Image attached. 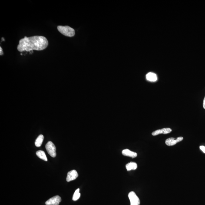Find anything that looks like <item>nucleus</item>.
<instances>
[{
  "label": "nucleus",
  "instance_id": "16",
  "mask_svg": "<svg viewBox=\"0 0 205 205\" xmlns=\"http://www.w3.org/2000/svg\"><path fill=\"white\" fill-rule=\"evenodd\" d=\"M0 51H1V52H0V55L1 56H2L3 54H4L3 52L2 51V49L1 47H0Z\"/></svg>",
  "mask_w": 205,
  "mask_h": 205
},
{
  "label": "nucleus",
  "instance_id": "6",
  "mask_svg": "<svg viewBox=\"0 0 205 205\" xmlns=\"http://www.w3.org/2000/svg\"><path fill=\"white\" fill-rule=\"evenodd\" d=\"M183 140V137H178L176 138L170 137V138L167 139L166 140L165 143L167 146H173L177 144L178 143L181 141Z\"/></svg>",
  "mask_w": 205,
  "mask_h": 205
},
{
  "label": "nucleus",
  "instance_id": "18",
  "mask_svg": "<svg viewBox=\"0 0 205 205\" xmlns=\"http://www.w3.org/2000/svg\"><path fill=\"white\" fill-rule=\"evenodd\" d=\"M21 55H23V54L22 53L21 54Z\"/></svg>",
  "mask_w": 205,
  "mask_h": 205
},
{
  "label": "nucleus",
  "instance_id": "17",
  "mask_svg": "<svg viewBox=\"0 0 205 205\" xmlns=\"http://www.w3.org/2000/svg\"><path fill=\"white\" fill-rule=\"evenodd\" d=\"M203 108H204V109H205V98H204V100H203Z\"/></svg>",
  "mask_w": 205,
  "mask_h": 205
},
{
  "label": "nucleus",
  "instance_id": "2",
  "mask_svg": "<svg viewBox=\"0 0 205 205\" xmlns=\"http://www.w3.org/2000/svg\"><path fill=\"white\" fill-rule=\"evenodd\" d=\"M57 28L61 33L66 36L72 37L75 35V31L74 29L69 26H59Z\"/></svg>",
  "mask_w": 205,
  "mask_h": 205
},
{
  "label": "nucleus",
  "instance_id": "9",
  "mask_svg": "<svg viewBox=\"0 0 205 205\" xmlns=\"http://www.w3.org/2000/svg\"><path fill=\"white\" fill-rule=\"evenodd\" d=\"M122 154L123 155L133 158H134L137 156V153L131 151L130 150L128 149H126L122 150Z\"/></svg>",
  "mask_w": 205,
  "mask_h": 205
},
{
  "label": "nucleus",
  "instance_id": "13",
  "mask_svg": "<svg viewBox=\"0 0 205 205\" xmlns=\"http://www.w3.org/2000/svg\"><path fill=\"white\" fill-rule=\"evenodd\" d=\"M44 140V137L42 134H41V135L38 136L35 141V144L36 146L37 147H40V146H41Z\"/></svg>",
  "mask_w": 205,
  "mask_h": 205
},
{
  "label": "nucleus",
  "instance_id": "3",
  "mask_svg": "<svg viewBox=\"0 0 205 205\" xmlns=\"http://www.w3.org/2000/svg\"><path fill=\"white\" fill-rule=\"evenodd\" d=\"M46 149L49 154L52 157H55L56 156V147L52 142L49 141L46 145Z\"/></svg>",
  "mask_w": 205,
  "mask_h": 205
},
{
  "label": "nucleus",
  "instance_id": "5",
  "mask_svg": "<svg viewBox=\"0 0 205 205\" xmlns=\"http://www.w3.org/2000/svg\"><path fill=\"white\" fill-rule=\"evenodd\" d=\"M61 201V197L59 196H56L47 200L45 204L46 205H59Z\"/></svg>",
  "mask_w": 205,
  "mask_h": 205
},
{
  "label": "nucleus",
  "instance_id": "14",
  "mask_svg": "<svg viewBox=\"0 0 205 205\" xmlns=\"http://www.w3.org/2000/svg\"><path fill=\"white\" fill-rule=\"evenodd\" d=\"M80 196H81V194L80 193V189L78 188L74 192L73 197V200L74 201L78 200L80 198Z\"/></svg>",
  "mask_w": 205,
  "mask_h": 205
},
{
  "label": "nucleus",
  "instance_id": "8",
  "mask_svg": "<svg viewBox=\"0 0 205 205\" xmlns=\"http://www.w3.org/2000/svg\"><path fill=\"white\" fill-rule=\"evenodd\" d=\"M171 129L169 128H166L158 130L153 132L152 133V135L155 136L161 134H167L171 132Z\"/></svg>",
  "mask_w": 205,
  "mask_h": 205
},
{
  "label": "nucleus",
  "instance_id": "1",
  "mask_svg": "<svg viewBox=\"0 0 205 205\" xmlns=\"http://www.w3.org/2000/svg\"><path fill=\"white\" fill-rule=\"evenodd\" d=\"M48 42L46 37L41 36L25 37L19 41L17 49L20 52H30L33 50L41 51L48 47Z\"/></svg>",
  "mask_w": 205,
  "mask_h": 205
},
{
  "label": "nucleus",
  "instance_id": "12",
  "mask_svg": "<svg viewBox=\"0 0 205 205\" xmlns=\"http://www.w3.org/2000/svg\"><path fill=\"white\" fill-rule=\"evenodd\" d=\"M36 155L38 156L40 158L42 159V160H44L45 161H48L47 157L45 152L42 150H38V151L36 152Z\"/></svg>",
  "mask_w": 205,
  "mask_h": 205
},
{
  "label": "nucleus",
  "instance_id": "11",
  "mask_svg": "<svg viewBox=\"0 0 205 205\" xmlns=\"http://www.w3.org/2000/svg\"><path fill=\"white\" fill-rule=\"evenodd\" d=\"M137 167V164L135 162H130L126 165V168L128 171L131 170H135Z\"/></svg>",
  "mask_w": 205,
  "mask_h": 205
},
{
  "label": "nucleus",
  "instance_id": "4",
  "mask_svg": "<svg viewBox=\"0 0 205 205\" xmlns=\"http://www.w3.org/2000/svg\"><path fill=\"white\" fill-rule=\"evenodd\" d=\"M130 200V205H140V201L138 196L134 191L130 192L128 195Z\"/></svg>",
  "mask_w": 205,
  "mask_h": 205
},
{
  "label": "nucleus",
  "instance_id": "15",
  "mask_svg": "<svg viewBox=\"0 0 205 205\" xmlns=\"http://www.w3.org/2000/svg\"><path fill=\"white\" fill-rule=\"evenodd\" d=\"M200 149L202 150V151L203 152V153H205V147L204 146H200Z\"/></svg>",
  "mask_w": 205,
  "mask_h": 205
},
{
  "label": "nucleus",
  "instance_id": "7",
  "mask_svg": "<svg viewBox=\"0 0 205 205\" xmlns=\"http://www.w3.org/2000/svg\"><path fill=\"white\" fill-rule=\"evenodd\" d=\"M78 174L75 170H73L68 172L66 179L67 182H69L75 180L78 177Z\"/></svg>",
  "mask_w": 205,
  "mask_h": 205
},
{
  "label": "nucleus",
  "instance_id": "10",
  "mask_svg": "<svg viewBox=\"0 0 205 205\" xmlns=\"http://www.w3.org/2000/svg\"><path fill=\"white\" fill-rule=\"evenodd\" d=\"M146 79L149 81L155 82L157 80V77L155 74L153 73L150 72L146 75Z\"/></svg>",
  "mask_w": 205,
  "mask_h": 205
}]
</instances>
